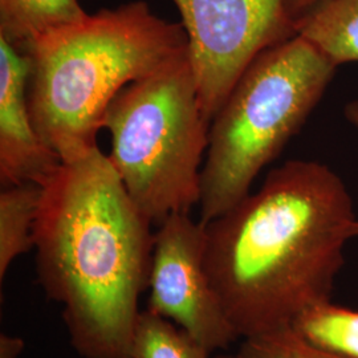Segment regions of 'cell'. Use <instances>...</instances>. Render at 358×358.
<instances>
[{"mask_svg":"<svg viewBox=\"0 0 358 358\" xmlns=\"http://www.w3.org/2000/svg\"><path fill=\"white\" fill-rule=\"evenodd\" d=\"M356 219L332 167L292 159L205 224L206 272L241 338L291 325L303 309L332 300Z\"/></svg>","mask_w":358,"mask_h":358,"instance_id":"1","label":"cell"},{"mask_svg":"<svg viewBox=\"0 0 358 358\" xmlns=\"http://www.w3.org/2000/svg\"><path fill=\"white\" fill-rule=\"evenodd\" d=\"M153 226L99 148L63 162L43 186L34 234L38 284L63 306L81 357L131 358Z\"/></svg>","mask_w":358,"mask_h":358,"instance_id":"2","label":"cell"},{"mask_svg":"<svg viewBox=\"0 0 358 358\" xmlns=\"http://www.w3.org/2000/svg\"><path fill=\"white\" fill-rule=\"evenodd\" d=\"M187 53L182 23L143 0L88 15L40 38L29 57L28 106L40 137L62 162L97 149V133L115 96Z\"/></svg>","mask_w":358,"mask_h":358,"instance_id":"3","label":"cell"},{"mask_svg":"<svg viewBox=\"0 0 358 358\" xmlns=\"http://www.w3.org/2000/svg\"><path fill=\"white\" fill-rule=\"evenodd\" d=\"M337 69L297 34L262 52L245 68L210 124L202 223L223 215L251 192L260 171L306 125Z\"/></svg>","mask_w":358,"mask_h":358,"instance_id":"4","label":"cell"},{"mask_svg":"<svg viewBox=\"0 0 358 358\" xmlns=\"http://www.w3.org/2000/svg\"><path fill=\"white\" fill-rule=\"evenodd\" d=\"M103 129L112 166L154 226L199 205L210 122L189 52L121 90Z\"/></svg>","mask_w":358,"mask_h":358,"instance_id":"5","label":"cell"},{"mask_svg":"<svg viewBox=\"0 0 358 358\" xmlns=\"http://www.w3.org/2000/svg\"><path fill=\"white\" fill-rule=\"evenodd\" d=\"M187 35L201 103L211 124L262 52L296 35L288 0H173Z\"/></svg>","mask_w":358,"mask_h":358,"instance_id":"6","label":"cell"},{"mask_svg":"<svg viewBox=\"0 0 358 358\" xmlns=\"http://www.w3.org/2000/svg\"><path fill=\"white\" fill-rule=\"evenodd\" d=\"M206 226L190 213L173 214L154 235L148 309L174 322L210 353L239 334L227 319L205 267Z\"/></svg>","mask_w":358,"mask_h":358,"instance_id":"7","label":"cell"},{"mask_svg":"<svg viewBox=\"0 0 358 358\" xmlns=\"http://www.w3.org/2000/svg\"><path fill=\"white\" fill-rule=\"evenodd\" d=\"M29 57L0 38V183L47 185L62 159L43 141L28 106Z\"/></svg>","mask_w":358,"mask_h":358,"instance_id":"8","label":"cell"},{"mask_svg":"<svg viewBox=\"0 0 358 358\" xmlns=\"http://www.w3.org/2000/svg\"><path fill=\"white\" fill-rule=\"evenodd\" d=\"M88 15L78 0H0V38L27 56L40 38Z\"/></svg>","mask_w":358,"mask_h":358,"instance_id":"9","label":"cell"},{"mask_svg":"<svg viewBox=\"0 0 358 358\" xmlns=\"http://www.w3.org/2000/svg\"><path fill=\"white\" fill-rule=\"evenodd\" d=\"M294 32L338 68L358 63V0L321 3L294 20Z\"/></svg>","mask_w":358,"mask_h":358,"instance_id":"10","label":"cell"},{"mask_svg":"<svg viewBox=\"0 0 358 358\" xmlns=\"http://www.w3.org/2000/svg\"><path fill=\"white\" fill-rule=\"evenodd\" d=\"M43 196L38 183H17L0 192V282L19 256L35 248V223Z\"/></svg>","mask_w":358,"mask_h":358,"instance_id":"11","label":"cell"},{"mask_svg":"<svg viewBox=\"0 0 358 358\" xmlns=\"http://www.w3.org/2000/svg\"><path fill=\"white\" fill-rule=\"evenodd\" d=\"M291 327L310 345L358 358V310L322 301L303 309Z\"/></svg>","mask_w":358,"mask_h":358,"instance_id":"12","label":"cell"},{"mask_svg":"<svg viewBox=\"0 0 358 358\" xmlns=\"http://www.w3.org/2000/svg\"><path fill=\"white\" fill-rule=\"evenodd\" d=\"M131 358H210V352L186 331L150 309L140 312Z\"/></svg>","mask_w":358,"mask_h":358,"instance_id":"13","label":"cell"},{"mask_svg":"<svg viewBox=\"0 0 358 358\" xmlns=\"http://www.w3.org/2000/svg\"><path fill=\"white\" fill-rule=\"evenodd\" d=\"M236 358H349L310 345L291 325L243 338Z\"/></svg>","mask_w":358,"mask_h":358,"instance_id":"14","label":"cell"},{"mask_svg":"<svg viewBox=\"0 0 358 358\" xmlns=\"http://www.w3.org/2000/svg\"><path fill=\"white\" fill-rule=\"evenodd\" d=\"M24 350V341L20 337L7 334L0 336V358H19Z\"/></svg>","mask_w":358,"mask_h":358,"instance_id":"15","label":"cell"},{"mask_svg":"<svg viewBox=\"0 0 358 358\" xmlns=\"http://www.w3.org/2000/svg\"><path fill=\"white\" fill-rule=\"evenodd\" d=\"M327 0H288V10L292 16V19L296 20L299 16L303 13H308L313 7L319 6Z\"/></svg>","mask_w":358,"mask_h":358,"instance_id":"16","label":"cell"},{"mask_svg":"<svg viewBox=\"0 0 358 358\" xmlns=\"http://www.w3.org/2000/svg\"><path fill=\"white\" fill-rule=\"evenodd\" d=\"M345 118L348 122L358 130V100L348 103L345 106Z\"/></svg>","mask_w":358,"mask_h":358,"instance_id":"17","label":"cell"},{"mask_svg":"<svg viewBox=\"0 0 358 358\" xmlns=\"http://www.w3.org/2000/svg\"><path fill=\"white\" fill-rule=\"evenodd\" d=\"M350 234H352V239H358V217L355 220V223L352 224Z\"/></svg>","mask_w":358,"mask_h":358,"instance_id":"18","label":"cell"},{"mask_svg":"<svg viewBox=\"0 0 358 358\" xmlns=\"http://www.w3.org/2000/svg\"><path fill=\"white\" fill-rule=\"evenodd\" d=\"M213 358H236V356H229V355H217L215 357Z\"/></svg>","mask_w":358,"mask_h":358,"instance_id":"19","label":"cell"}]
</instances>
